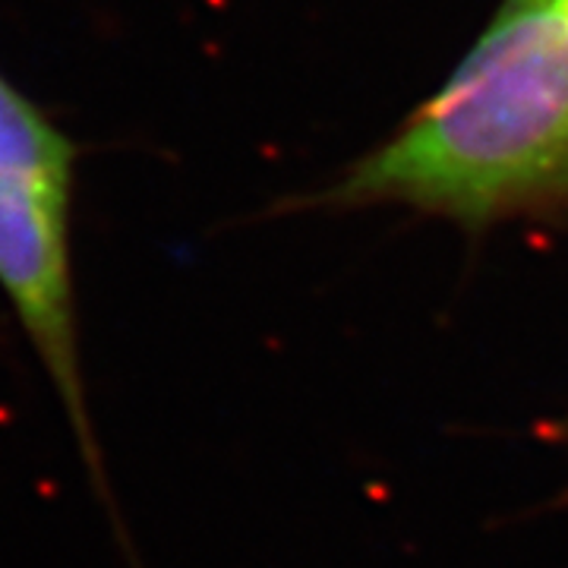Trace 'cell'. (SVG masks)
<instances>
[{
	"label": "cell",
	"instance_id": "6da1fadb",
	"mask_svg": "<svg viewBox=\"0 0 568 568\" xmlns=\"http://www.w3.org/2000/svg\"><path fill=\"white\" fill-rule=\"evenodd\" d=\"M320 205L465 227L568 215V0H503L443 89Z\"/></svg>",
	"mask_w": 568,
	"mask_h": 568
},
{
	"label": "cell",
	"instance_id": "7a4b0ae2",
	"mask_svg": "<svg viewBox=\"0 0 568 568\" xmlns=\"http://www.w3.org/2000/svg\"><path fill=\"white\" fill-rule=\"evenodd\" d=\"M73 174V140L0 73V291L61 402L99 506L118 540H126L82 379L70 256Z\"/></svg>",
	"mask_w": 568,
	"mask_h": 568
}]
</instances>
